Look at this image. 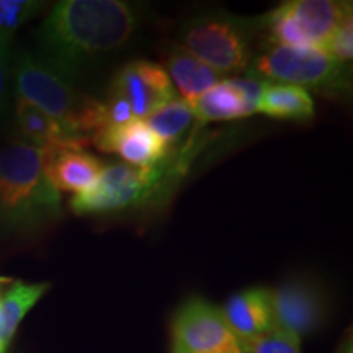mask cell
<instances>
[{
    "label": "cell",
    "mask_w": 353,
    "mask_h": 353,
    "mask_svg": "<svg viewBox=\"0 0 353 353\" xmlns=\"http://www.w3.org/2000/svg\"><path fill=\"white\" fill-rule=\"evenodd\" d=\"M138 7L123 0H63L39 26V59L72 79L114 54L138 32Z\"/></svg>",
    "instance_id": "1"
},
{
    "label": "cell",
    "mask_w": 353,
    "mask_h": 353,
    "mask_svg": "<svg viewBox=\"0 0 353 353\" xmlns=\"http://www.w3.org/2000/svg\"><path fill=\"white\" fill-rule=\"evenodd\" d=\"M61 218V196L43 151L17 139L0 145V237L32 236Z\"/></svg>",
    "instance_id": "2"
},
{
    "label": "cell",
    "mask_w": 353,
    "mask_h": 353,
    "mask_svg": "<svg viewBox=\"0 0 353 353\" xmlns=\"http://www.w3.org/2000/svg\"><path fill=\"white\" fill-rule=\"evenodd\" d=\"M176 156L172 152L152 167H134L125 162H113L103 167L97 182L85 192L70 198V210L79 216H107L121 211L151 205L164 198L176 185V179L185 175L190 161L185 157L188 149Z\"/></svg>",
    "instance_id": "3"
},
{
    "label": "cell",
    "mask_w": 353,
    "mask_h": 353,
    "mask_svg": "<svg viewBox=\"0 0 353 353\" xmlns=\"http://www.w3.org/2000/svg\"><path fill=\"white\" fill-rule=\"evenodd\" d=\"M12 82L17 99L34 105L70 132L92 139L107 126L103 101L83 94L32 52L12 59Z\"/></svg>",
    "instance_id": "4"
},
{
    "label": "cell",
    "mask_w": 353,
    "mask_h": 353,
    "mask_svg": "<svg viewBox=\"0 0 353 353\" xmlns=\"http://www.w3.org/2000/svg\"><path fill=\"white\" fill-rule=\"evenodd\" d=\"M257 28V20L211 10L185 21L180 28V46L221 76L242 74L254 61Z\"/></svg>",
    "instance_id": "5"
},
{
    "label": "cell",
    "mask_w": 353,
    "mask_h": 353,
    "mask_svg": "<svg viewBox=\"0 0 353 353\" xmlns=\"http://www.w3.org/2000/svg\"><path fill=\"white\" fill-rule=\"evenodd\" d=\"M247 74L267 82L298 85L325 97H347L352 90V72L325 51L312 48L267 46L254 57Z\"/></svg>",
    "instance_id": "6"
},
{
    "label": "cell",
    "mask_w": 353,
    "mask_h": 353,
    "mask_svg": "<svg viewBox=\"0 0 353 353\" xmlns=\"http://www.w3.org/2000/svg\"><path fill=\"white\" fill-rule=\"evenodd\" d=\"M170 353H249V347L231 329L221 307L195 296L176 309L172 319Z\"/></svg>",
    "instance_id": "7"
},
{
    "label": "cell",
    "mask_w": 353,
    "mask_h": 353,
    "mask_svg": "<svg viewBox=\"0 0 353 353\" xmlns=\"http://www.w3.org/2000/svg\"><path fill=\"white\" fill-rule=\"evenodd\" d=\"M275 329H281L301 341L324 324L327 301L317 281L307 276H293L272 290Z\"/></svg>",
    "instance_id": "8"
},
{
    "label": "cell",
    "mask_w": 353,
    "mask_h": 353,
    "mask_svg": "<svg viewBox=\"0 0 353 353\" xmlns=\"http://www.w3.org/2000/svg\"><path fill=\"white\" fill-rule=\"evenodd\" d=\"M110 92L123 97L139 120L176 99L167 70L148 59H136L123 65L113 77Z\"/></svg>",
    "instance_id": "9"
},
{
    "label": "cell",
    "mask_w": 353,
    "mask_h": 353,
    "mask_svg": "<svg viewBox=\"0 0 353 353\" xmlns=\"http://www.w3.org/2000/svg\"><path fill=\"white\" fill-rule=\"evenodd\" d=\"M90 143L100 151L118 154L128 165L134 167L156 165L172 151L139 118H132L123 125L103 128L92 136Z\"/></svg>",
    "instance_id": "10"
},
{
    "label": "cell",
    "mask_w": 353,
    "mask_h": 353,
    "mask_svg": "<svg viewBox=\"0 0 353 353\" xmlns=\"http://www.w3.org/2000/svg\"><path fill=\"white\" fill-rule=\"evenodd\" d=\"M224 319L245 343L275 329L272 307V290L252 286L232 294L221 307Z\"/></svg>",
    "instance_id": "11"
},
{
    "label": "cell",
    "mask_w": 353,
    "mask_h": 353,
    "mask_svg": "<svg viewBox=\"0 0 353 353\" xmlns=\"http://www.w3.org/2000/svg\"><path fill=\"white\" fill-rule=\"evenodd\" d=\"M43 167L57 192L82 193L97 182L105 164L82 148L43 151Z\"/></svg>",
    "instance_id": "12"
},
{
    "label": "cell",
    "mask_w": 353,
    "mask_h": 353,
    "mask_svg": "<svg viewBox=\"0 0 353 353\" xmlns=\"http://www.w3.org/2000/svg\"><path fill=\"white\" fill-rule=\"evenodd\" d=\"M281 6L296 21L312 50L321 51H325L341 21L353 13L352 2L337 0H290Z\"/></svg>",
    "instance_id": "13"
},
{
    "label": "cell",
    "mask_w": 353,
    "mask_h": 353,
    "mask_svg": "<svg viewBox=\"0 0 353 353\" xmlns=\"http://www.w3.org/2000/svg\"><path fill=\"white\" fill-rule=\"evenodd\" d=\"M15 126L20 141L32 144L41 151L68 148L85 149L90 144V139L85 136L70 132L50 114L20 99H15Z\"/></svg>",
    "instance_id": "14"
},
{
    "label": "cell",
    "mask_w": 353,
    "mask_h": 353,
    "mask_svg": "<svg viewBox=\"0 0 353 353\" xmlns=\"http://www.w3.org/2000/svg\"><path fill=\"white\" fill-rule=\"evenodd\" d=\"M167 74L172 83L179 87L183 100L192 103L208 88L219 82L221 74L211 69L208 64L198 59L180 44H174L167 52Z\"/></svg>",
    "instance_id": "15"
},
{
    "label": "cell",
    "mask_w": 353,
    "mask_h": 353,
    "mask_svg": "<svg viewBox=\"0 0 353 353\" xmlns=\"http://www.w3.org/2000/svg\"><path fill=\"white\" fill-rule=\"evenodd\" d=\"M255 113L275 120L304 121L314 117L316 105L312 95L301 87L265 81Z\"/></svg>",
    "instance_id": "16"
},
{
    "label": "cell",
    "mask_w": 353,
    "mask_h": 353,
    "mask_svg": "<svg viewBox=\"0 0 353 353\" xmlns=\"http://www.w3.org/2000/svg\"><path fill=\"white\" fill-rule=\"evenodd\" d=\"M188 105L192 107L193 117L203 125L213 121L241 120L255 113L231 79L214 83Z\"/></svg>",
    "instance_id": "17"
},
{
    "label": "cell",
    "mask_w": 353,
    "mask_h": 353,
    "mask_svg": "<svg viewBox=\"0 0 353 353\" xmlns=\"http://www.w3.org/2000/svg\"><path fill=\"white\" fill-rule=\"evenodd\" d=\"M51 288L50 283L12 281L0 299V347L8 350L17 329L37 303Z\"/></svg>",
    "instance_id": "18"
},
{
    "label": "cell",
    "mask_w": 353,
    "mask_h": 353,
    "mask_svg": "<svg viewBox=\"0 0 353 353\" xmlns=\"http://www.w3.org/2000/svg\"><path fill=\"white\" fill-rule=\"evenodd\" d=\"M195 120L192 107L185 100L175 99L162 105L144 118V123L156 132L169 149L174 148Z\"/></svg>",
    "instance_id": "19"
},
{
    "label": "cell",
    "mask_w": 353,
    "mask_h": 353,
    "mask_svg": "<svg viewBox=\"0 0 353 353\" xmlns=\"http://www.w3.org/2000/svg\"><path fill=\"white\" fill-rule=\"evenodd\" d=\"M43 8L44 3L37 0H0V37L13 38V33Z\"/></svg>",
    "instance_id": "20"
},
{
    "label": "cell",
    "mask_w": 353,
    "mask_h": 353,
    "mask_svg": "<svg viewBox=\"0 0 353 353\" xmlns=\"http://www.w3.org/2000/svg\"><path fill=\"white\" fill-rule=\"evenodd\" d=\"M249 353H301V341L281 329H273L250 343Z\"/></svg>",
    "instance_id": "21"
},
{
    "label": "cell",
    "mask_w": 353,
    "mask_h": 353,
    "mask_svg": "<svg viewBox=\"0 0 353 353\" xmlns=\"http://www.w3.org/2000/svg\"><path fill=\"white\" fill-rule=\"evenodd\" d=\"M325 52L342 64H348L353 57V13L345 17L337 26Z\"/></svg>",
    "instance_id": "22"
},
{
    "label": "cell",
    "mask_w": 353,
    "mask_h": 353,
    "mask_svg": "<svg viewBox=\"0 0 353 353\" xmlns=\"http://www.w3.org/2000/svg\"><path fill=\"white\" fill-rule=\"evenodd\" d=\"M12 81V38L0 37V118L8 103V88Z\"/></svg>",
    "instance_id": "23"
},
{
    "label": "cell",
    "mask_w": 353,
    "mask_h": 353,
    "mask_svg": "<svg viewBox=\"0 0 353 353\" xmlns=\"http://www.w3.org/2000/svg\"><path fill=\"white\" fill-rule=\"evenodd\" d=\"M337 353H353V345H352V335L348 334L343 337V341L341 343V347H339V352Z\"/></svg>",
    "instance_id": "24"
},
{
    "label": "cell",
    "mask_w": 353,
    "mask_h": 353,
    "mask_svg": "<svg viewBox=\"0 0 353 353\" xmlns=\"http://www.w3.org/2000/svg\"><path fill=\"white\" fill-rule=\"evenodd\" d=\"M12 283V280L10 278H6V276H0V299H2V294H3V291L7 290V286Z\"/></svg>",
    "instance_id": "25"
},
{
    "label": "cell",
    "mask_w": 353,
    "mask_h": 353,
    "mask_svg": "<svg viewBox=\"0 0 353 353\" xmlns=\"http://www.w3.org/2000/svg\"><path fill=\"white\" fill-rule=\"evenodd\" d=\"M0 353H7V352H6V350H3V348H2V347H0Z\"/></svg>",
    "instance_id": "26"
}]
</instances>
